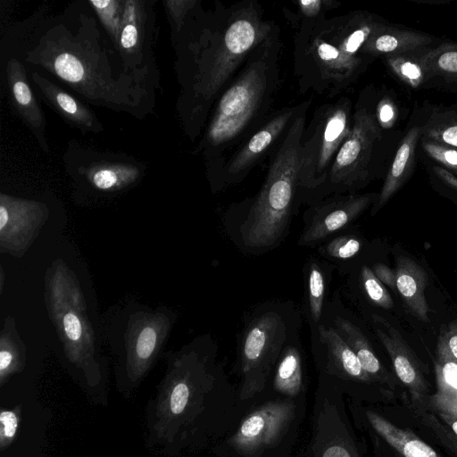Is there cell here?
<instances>
[{
	"instance_id": "5b68a950",
	"label": "cell",
	"mask_w": 457,
	"mask_h": 457,
	"mask_svg": "<svg viewBox=\"0 0 457 457\" xmlns=\"http://www.w3.org/2000/svg\"><path fill=\"white\" fill-rule=\"evenodd\" d=\"M267 81V65L259 61L226 90L207 131L209 145L227 143L244 129L262 100Z\"/></svg>"
},
{
	"instance_id": "44dd1931",
	"label": "cell",
	"mask_w": 457,
	"mask_h": 457,
	"mask_svg": "<svg viewBox=\"0 0 457 457\" xmlns=\"http://www.w3.org/2000/svg\"><path fill=\"white\" fill-rule=\"evenodd\" d=\"M142 170L136 164L129 162L103 161L95 162L86 169L88 181L102 191H113L135 183Z\"/></svg>"
},
{
	"instance_id": "8fae6325",
	"label": "cell",
	"mask_w": 457,
	"mask_h": 457,
	"mask_svg": "<svg viewBox=\"0 0 457 457\" xmlns=\"http://www.w3.org/2000/svg\"><path fill=\"white\" fill-rule=\"evenodd\" d=\"M377 336L386 348L395 375L408 388L412 397L420 399L428 391L420 363L402 334L385 318L372 315Z\"/></svg>"
},
{
	"instance_id": "52a82bcc",
	"label": "cell",
	"mask_w": 457,
	"mask_h": 457,
	"mask_svg": "<svg viewBox=\"0 0 457 457\" xmlns=\"http://www.w3.org/2000/svg\"><path fill=\"white\" fill-rule=\"evenodd\" d=\"M285 336V324L274 312L262 315L248 328L241 351L245 377L242 393L245 396L263 387L265 378L278 356Z\"/></svg>"
},
{
	"instance_id": "6da1fadb",
	"label": "cell",
	"mask_w": 457,
	"mask_h": 457,
	"mask_svg": "<svg viewBox=\"0 0 457 457\" xmlns=\"http://www.w3.org/2000/svg\"><path fill=\"white\" fill-rule=\"evenodd\" d=\"M102 36L87 12L63 15L41 32L25 51V60L91 104L143 116L151 107L150 85L111 62L113 49Z\"/></svg>"
},
{
	"instance_id": "f6af8a7d",
	"label": "cell",
	"mask_w": 457,
	"mask_h": 457,
	"mask_svg": "<svg viewBox=\"0 0 457 457\" xmlns=\"http://www.w3.org/2000/svg\"><path fill=\"white\" fill-rule=\"evenodd\" d=\"M12 354L10 351L2 349L0 352V370L3 373L11 364Z\"/></svg>"
},
{
	"instance_id": "3957f363",
	"label": "cell",
	"mask_w": 457,
	"mask_h": 457,
	"mask_svg": "<svg viewBox=\"0 0 457 457\" xmlns=\"http://www.w3.org/2000/svg\"><path fill=\"white\" fill-rule=\"evenodd\" d=\"M384 23L363 12L320 21L300 36L303 64L325 85L343 86L361 67L366 42Z\"/></svg>"
},
{
	"instance_id": "8d00e7d4",
	"label": "cell",
	"mask_w": 457,
	"mask_h": 457,
	"mask_svg": "<svg viewBox=\"0 0 457 457\" xmlns=\"http://www.w3.org/2000/svg\"><path fill=\"white\" fill-rule=\"evenodd\" d=\"M188 396L189 391L186 384L179 383L174 387L170 396V410L174 414H179L184 411Z\"/></svg>"
},
{
	"instance_id": "7bdbcfd3",
	"label": "cell",
	"mask_w": 457,
	"mask_h": 457,
	"mask_svg": "<svg viewBox=\"0 0 457 457\" xmlns=\"http://www.w3.org/2000/svg\"><path fill=\"white\" fill-rule=\"evenodd\" d=\"M435 173L449 187L457 190V171L451 172L450 170L436 166L433 168Z\"/></svg>"
},
{
	"instance_id": "d6986e66",
	"label": "cell",
	"mask_w": 457,
	"mask_h": 457,
	"mask_svg": "<svg viewBox=\"0 0 457 457\" xmlns=\"http://www.w3.org/2000/svg\"><path fill=\"white\" fill-rule=\"evenodd\" d=\"M335 324L337 332L355 353L362 368L372 381L375 380L388 385L394 384V379L383 367L362 331L353 323L342 317H337Z\"/></svg>"
},
{
	"instance_id": "f546056e",
	"label": "cell",
	"mask_w": 457,
	"mask_h": 457,
	"mask_svg": "<svg viewBox=\"0 0 457 457\" xmlns=\"http://www.w3.org/2000/svg\"><path fill=\"white\" fill-rule=\"evenodd\" d=\"M309 304L311 314L315 322L320 320L322 312L325 281L320 267L313 263L309 270L308 277Z\"/></svg>"
},
{
	"instance_id": "d6a6232c",
	"label": "cell",
	"mask_w": 457,
	"mask_h": 457,
	"mask_svg": "<svg viewBox=\"0 0 457 457\" xmlns=\"http://www.w3.org/2000/svg\"><path fill=\"white\" fill-rule=\"evenodd\" d=\"M195 1H166V9L171 17L175 29L179 31L185 22V18L188 12L194 7Z\"/></svg>"
},
{
	"instance_id": "e575fe53",
	"label": "cell",
	"mask_w": 457,
	"mask_h": 457,
	"mask_svg": "<svg viewBox=\"0 0 457 457\" xmlns=\"http://www.w3.org/2000/svg\"><path fill=\"white\" fill-rule=\"evenodd\" d=\"M430 400L437 412H444L457 418V395L437 392L431 396Z\"/></svg>"
},
{
	"instance_id": "836d02e7",
	"label": "cell",
	"mask_w": 457,
	"mask_h": 457,
	"mask_svg": "<svg viewBox=\"0 0 457 457\" xmlns=\"http://www.w3.org/2000/svg\"><path fill=\"white\" fill-rule=\"evenodd\" d=\"M157 342V334L154 328L148 326L140 332L137 345V354L140 359H147L153 353Z\"/></svg>"
},
{
	"instance_id": "ab89813d",
	"label": "cell",
	"mask_w": 457,
	"mask_h": 457,
	"mask_svg": "<svg viewBox=\"0 0 457 457\" xmlns=\"http://www.w3.org/2000/svg\"><path fill=\"white\" fill-rule=\"evenodd\" d=\"M328 4L329 1L322 0H301L297 2L301 13L308 18L318 16L322 10H325L326 4Z\"/></svg>"
},
{
	"instance_id": "5bb4252c",
	"label": "cell",
	"mask_w": 457,
	"mask_h": 457,
	"mask_svg": "<svg viewBox=\"0 0 457 457\" xmlns=\"http://www.w3.org/2000/svg\"><path fill=\"white\" fill-rule=\"evenodd\" d=\"M30 79L53 108L77 128L91 132L103 129L94 112L53 81L35 71L30 72Z\"/></svg>"
},
{
	"instance_id": "83f0119b",
	"label": "cell",
	"mask_w": 457,
	"mask_h": 457,
	"mask_svg": "<svg viewBox=\"0 0 457 457\" xmlns=\"http://www.w3.org/2000/svg\"><path fill=\"white\" fill-rule=\"evenodd\" d=\"M433 76H441L449 82L457 81V43H443L428 53Z\"/></svg>"
},
{
	"instance_id": "1f68e13d",
	"label": "cell",
	"mask_w": 457,
	"mask_h": 457,
	"mask_svg": "<svg viewBox=\"0 0 457 457\" xmlns=\"http://www.w3.org/2000/svg\"><path fill=\"white\" fill-rule=\"evenodd\" d=\"M424 151L438 163L457 171V148L424 139Z\"/></svg>"
},
{
	"instance_id": "ffe728a7",
	"label": "cell",
	"mask_w": 457,
	"mask_h": 457,
	"mask_svg": "<svg viewBox=\"0 0 457 457\" xmlns=\"http://www.w3.org/2000/svg\"><path fill=\"white\" fill-rule=\"evenodd\" d=\"M293 111L285 112L256 132L233 159L228 172L237 174L248 168L270 145L287 127Z\"/></svg>"
},
{
	"instance_id": "9a60e30c",
	"label": "cell",
	"mask_w": 457,
	"mask_h": 457,
	"mask_svg": "<svg viewBox=\"0 0 457 457\" xmlns=\"http://www.w3.org/2000/svg\"><path fill=\"white\" fill-rule=\"evenodd\" d=\"M395 284L409 312L419 320L429 321V307L425 297L428 275L414 260L400 255L396 260Z\"/></svg>"
},
{
	"instance_id": "4dcf8cb0",
	"label": "cell",
	"mask_w": 457,
	"mask_h": 457,
	"mask_svg": "<svg viewBox=\"0 0 457 457\" xmlns=\"http://www.w3.org/2000/svg\"><path fill=\"white\" fill-rule=\"evenodd\" d=\"M361 241L353 236H341L329 241L326 245V253L334 258L348 259L360 251Z\"/></svg>"
},
{
	"instance_id": "74e56055",
	"label": "cell",
	"mask_w": 457,
	"mask_h": 457,
	"mask_svg": "<svg viewBox=\"0 0 457 457\" xmlns=\"http://www.w3.org/2000/svg\"><path fill=\"white\" fill-rule=\"evenodd\" d=\"M62 325L67 337L78 341L82 335V324L79 318L73 312H67L62 318Z\"/></svg>"
},
{
	"instance_id": "ac0fdd59",
	"label": "cell",
	"mask_w": 457,
	"mask_h": 457,
	"mask_svg": "<svg viewBox=\"0 0 457 457\" xmlns=\"http://www.w3.org/2000/svg\"><path fill=\"white\" fill-rule=\"evenodd\" d=\"M366 417L375 431L403 457H441L431 446L408 429H403L372 411Z\"/></svg>"
},
{
	"instance_id": "7c38bea8",
	"label": "cell",
	"mask_w": 457,
	"mask_h": 457,
	"mask_svg": "<svg viewBox=\"0 0 457 457\" xmlns=\"http://www.w3.org/2000/svg\"><path fill=\"white\" fill-rule=\"evenodd\" d=\"M6 78L11 98L16 112L33 132L40 147L48 152L45 137L46 120L44 113L31 90L27 71L17 58H11L6 65Z\"/></svg>"
},
{
	"instance_id": "ee69618b",
	"label": "cell",
	"mask_w": 457,
	"mask_h": 457,
	"mask_svg": "<svg viewBox=\"0 0 457 457\" xmlns=\"http://www.w3.org/2000/svg\"><path fill=\"white\" fill-rule=\"evenodd\" d=\"M442 420L447 425V427L452 430L453 435L457 437V418L452 416L450 414H446L444 412H437Z\"/></svg>"
},
{
	"instance_id": "277c9868",
	"label": "cell",
	"mask_w": 457,
	"mask_h": 457,
	"mask_svg": "<svg viewBox=\"0 0 457 457\" xmlns=\"http://www.w3.org/2000/svg\"><path fill=\"white\" fill-rule=\"evenodd\" d=\"M263 31L262 23L253 10L239 11L211 57L201 64L195 77L194 93L204 101L210 100L247 53L262 40Z\"/></svg>"
},
{
	"instance_id": "2e32d148",
	"label": "cell",
	"mask_w": 457,
	"mask_h": 457,
	"mask_svg": "<svg viewBox=\"0 0 457 457\" xmlns=\"http://www.w3.org/2000/svg\"><path fill=\"white\" fill-rule=\"evenodd\" d=\"M432 37L422 32L384 23L368 39L363 53L385 56L428 47Z\"/></svg>"
},
{
	"instance_id": "f1b7e54d",
	"label": "cell",
	"mask_w": 457,
	"mask_h": 457,
	"mask_svg": "<svg viewBox=\"0 0 457 457\" xmlns=\"http://www.w3.org/2000/svg\"><path fill=\"white\" fill-rule=\"evenodd\" d=\"M361 281L363 290L371 303L383 309L393 308L394 302L388 291L368 266L364 265L361 268Z\"/></svg>"
},
{
	"instance_id": "d4e9b609",
	"label": "cell",
	"mask_w": 457,
	"mask_h": 457,
	"mask_svg": "<svg viewBox=\"0 0 457 457\" xmlns=\"http://www.w3.org/2000/svg\"><path fill=\"white\" fill-rule=\"evenodd\" d=\"M303 384L302 361L297 348L287 347L277 367L274 387L277 391L289 396L299 394Z\"/></svg>"
},
{
	"instance_id": "8992f818",
	"label": "cell",
	"mask_w": 457,
	"mask_h": 457,
	"mask_svg": "<svg viewBox=\"0 0 457 457\" xmlns=\"http://www.w3.org/2000/svg\"><path fill=\"white\" fill-rule=\"evenodd\" d=\"M351 128L347 100H341L319 117L312 136L302 144L299 184L315 187L328 179V169L330 166L331 170Z\"/></svg>"
},
{
	"instance_id": "484cf974",
	"label": "cell",
	"mask_w": 457,
	"mask_h": 457,
	"mask_svg": "<svg viewBox=\"0 0 457 457\" xmlns=\"http://www.w3.org/2000/svg\"><path fill=\"white\" fill-rule=\"evenodd\" d=\"M435 361L437 392L457 395V361L451 354L445 340L438 337Z\"/></svg>"
},
{
	"instance_id": "e0dca14e",
	"label": "cell",
	"mask_w": 457,
	"mask_h": 457,
	"mask_svg": "<svg viewBox=\"0 0 457 457\" xmlns=\"http://www.w3.org/2000/svg\"><path fill=\"white\" fill-rule=\"evenodd\" d=\"M420 136V127L414 126L401 141L372 214L380 210L410 177L414 167L416 146Z\"/></svg>"
},
{
	"instance_id": "60d3db41",
	"label": "cell",
	"mask_w": 457,
	"mask_h": 457,
	"mask_svg": "<svg viewBox=\"0 0 457 457\" xmlns=\"http://www.w3.org/2000/svg\"><path fill=\"white\" fill-rule=\"evenodd\" d=\"M373 272L376 277L384 284L394 290H396L395 272L382 263H376L373 266Z\"/></svg>"
},
{
	"instance_id": "9c48e42d",
	"label": "cell",
	"mask_w": 457,
	"mask_h": 457,
	"mask_svg": "<svg viewBox=\"0 0 457 457\" xmlns=\"http://www.w3.org/2000/svg\"><path fill=\"white\" fill-rule=\"evenodd\" d=\"M147 2L124 0L118 52L127 71L151 84L153 13Z\"/></svg>"
},
{
	"instance_id": "ba28073f",
	"label": "cell",
	"mask_w": 457,
	"mask_h": 457,
	"mask_svg": "<svg viewBox=\"0 0 457 457\" xmlns=\"http://www.w3.org/2000/svg\"><path fill=\"white\" fill-rule=\"evenodd\" d=\"M380 126L366 108L353 114L351 131L342 144L329 171L333 184L351 187L363 180L373 146L380 137Z\"/></svg>"
},
{
	"instance_id": "4fadbf2b",
	"label": "cell",
	"mask_w": 457,
	"mask_h": 457,
	"mask_svg": "<svg viewBox=\"0 0 457 457\" xmlns=\"http://www.w3.org/2000/svg\"><path fill=\"white\" fill-rule=\"evenodd\" d=\"M375 195H351L335 203L317 216L300 238L307 245L321 240L355 220L372 202Z\"/></svg>"
},
{
	"instance_id": "b9f144b4",
	"label": "cell",
	"mask_w": 457,
	"mask_h": 457,
	"mask_svg": "<svg viewBox=\"0 0 457 457\" xmlns=\"http://www.w3.org/2000/svg\"><path fill=\"white\" fill-rule=\"evenodd\" d=\"M4 427V433L6 437L14 436L17 428V418L12 411H3L0 416Z\"/></svg>"
},
{
	"instance_id": "d590c367",
	"label": "cell",
	"mask_w": 457,
	"mask_h": 457,
	"mask_svg": "<svg viewBox=\"0 0 457 457\" xmlns=\"http://www.w3.org/2000/svg\"><path fill=\"white\" fill-rule=\"evenodd\" d=\"M397 111L394 102L386 97L380 101L377 110V120L384 129L391 128L396 120Z\"/></svg>"
},
{
	"instance_id": "7402d4cb",
	"label": "cell",
	"mask_w": 457,
	"mask_h": 457,
	"mask_svg": "<svg viewBox=\"0 0 457 457\" xmlns=\"http://www.w3.org/2000/svg\"><path fill=\"white\" fill-rule=\"evenodd\" d=\"M319 332L320 341L326 345L328 356L340 373L358 381H372L362 368L355 353L337 329L320 326Z\"/></svg>"
},
{
	"instance_id": "f35d334b",
	"label": "cell",
	"mask_w": 457,
	"mask_h": 457,
	"mask_svg": "<svg viewBox=\"0 0 457 457\" xmlns=\"http://www.w3.org/2000/svg\"><path fill=\"white\" fill-rule=\"evenodd\" d=\"M439 336L443 337L451 354L457 361V320L450 322Z\"/></svg>"
},
{
	"instance_id": "cb8c5ba5",
	"label": "cell",
	"mask_w": 457,
	"mask_h": 457,
	"mask_svg": "<svg viewBox=\"0 0 457 457\" xmlns=\"http://www.w3.org/2000/svg\"><path fill=\"white\" fill-rule=\"evenodd\" d=\"M420 131L426 140L457 148V102L434 108Z\"/></svg>"
},
{
	"instance_id": "7a4b0ae2",
	"label": "cell",
	"mask_w": 457,
	"mask_h": 457,
	"mask_svg": "<svg viewBox=\"0 0 457 457\" xmlns=\"http://www.w3.org/2000/svg\"><path fill=\"white\" fill-rule=\"evenodd\" d=\"M305 115L295 117L273 160L262 188L242 226L245 245L268 248L284 233L299 184Z\"/></svg>"
},
{
	"instance_id": "30bf717a",
	"label": "cell",
	"mask_w": 457,
	"mask_h": 457,
	"mask_svg": "<svg viewBox=\"0 0 457 457\" xmlns=\"http://www.w3.org/2000/svg\"><path fill=\"white\" fill-rule=\"evenodd\" d=\"M294 409L289 402L265 403L245 418L230 445L245 454L273 445L293 420Z\"/></svg>"
},
{
	"instance_id": "603a6c76",
	"label": "cell",
	"mask_w": 457,
	"mask_h": 457,
	"mask_svg": "<svg viewBox=\"0 0 457 457\" xmlns=\"http://www.w3.org/2000/svg\"><path fill=\"white\" fill-rule=\"evenodd\" d=\"M428 47L385 56L387 66L405 84L411 87L422 86L433 78Z\"/></svg>"
},
{
	"instance_id": "4316f807",
	"label": "cell",
	"mask_w": 457,
	"mask_h": 457,
	"mask_svg": "<svg viewBox=\"0 0 457 457\" xmlns=\"http://www.w3.org/2000/svg\"><path fill=\"white\" fill-rule=\"evenodd\" d=\"M88 4L118 51L124 0H90Z\"/></svg>"
}]
</instances>
